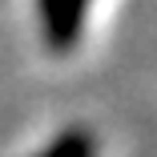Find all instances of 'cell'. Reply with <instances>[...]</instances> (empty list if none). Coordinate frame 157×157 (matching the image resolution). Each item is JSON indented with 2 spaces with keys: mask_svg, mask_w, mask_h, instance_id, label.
<instances>
[{
  "mask_svg": "<svg viewBox=\"0 0 157 157\" xmlns=\"http://www.w3.org/2000/svg\"><path fill=\"white\" fill-rule=\"evenodd\" d=\"M40 157H97V141H93V133H85V129H69V133H60Z\"/></svg>",
  "mask_w": 157,
  "mask_h": 157,
  "instance_id": "cell-2",
  "label": "cell"
},
{
  "mask_svg": "<svg viewBox=\"0 0 157 157\" xmlns=\"http://www.w3.org/2000/svg\"><path fill=\"white\" fill-rule=\"evenodd\" d=\"M40 16H44V36L52 48H69L81 33V16H85V0H40Z\"/></svg>",
  "mask_w": 157,
  "mask_h": 157,
  "instance_id": "cell-1",
  "label": "cell"
}]
</instances>
